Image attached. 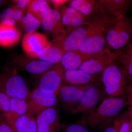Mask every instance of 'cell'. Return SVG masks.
Returning a JSON list of instances; mask_svg holds the SVG:
<instances>
[{
	"mask_svg": "<svg viewBox=\"0 0 132 132\" xmlns=\"http://www.w3.org/2000/svg\"><path fill=\"white\" fill-rule=\"evenodd\" d=\"M127 105L126 95L107 97L96 107L82 114L78 122L86 125L93 130L101 131L113 121Z\"/></svg>",
	"mask_w": 132,
	"mask_h": 132,
	"instance_id": "1",
	"label": "cell"
},
{
	"mask_svg": "<svg viewBox=\"0 0 132 132\" xmlns=\"http://www.w3.org/2000/svg\"><path fill=\"white\" fill-rule=\"evenodd\" d=\"M115 16L97 13L88 24V35L78 52L90 58L107 49L105 33Z\"/></svg>",
	"mask_w": 132,
	"mask_h": 132,
	"instance_id": "2",
	"label": "cell"
},
{
	"mask_svg": "<svg viewBox=\"0 0 132 132\" xmlns=\"http://www.w3.org/2000/svg\"><path fill=\"white\" fill-rule=\"evenodd\" d=\"M0 91L10 98L26 101L31 95V92L18 71L8 65L0 72Z\"/></svg>",
	"mask_w": 132,
	"mask_h": 132,
	"instance_id": "3",
	"label": "cell"
},
{
	"mask_svg": "<svg viewBox=\"0 0 132 132\" xmlns=\"http://www.w3.org/2000/svg\"><path fill=\"white\" fill-rule=\"evenodd\" d=\"M101 81L108 97L126 95L128 79L116 60L102 72Z\"/></svg>",
	"mask_w": 132,
	"mask_h": 132,
	"instance_id": "4",
	"label": "cell"
},
{
	"mask_svg": "<svg viewBox=\"0 0 132 132\" xmlns=\"http://www.w3.org/2000/svg\"><path fill=\"white\" fill-rule=\"evenodd\" d=\"M125 11L115 17L105 33L107 45L116 51L122 49L132 38L130 19Z\"/></svg>",
	"mask_w": 132,
	"mask_h": 132,
	"instance_id": "5",
	"label": "cell"
},
{
	"mask_svg": "<svg viewBox=\"0 0 132 132\" xmlns=\"http://www.w3.org/2000/svg\"><path fill=\"white\" fill-rule=\"evenodd\" d=\"M107 97L101 81L100 82L97 79L87 89L71 113H86L96 107Z\"/></svg>",
	"mask_w": 132,
	"mask_h": 132,
	"instance_id": "6",
	"label": "cell"
},
{
	"mask_svg": "<svg viewBox=\"0 0 132 132\" xmlns=\"http://www.w3.org/2000/svg\"><path fill=\"white\" fill-rule=\"evenodd\" d=\"M64 71L57 65L37 76L35 88L41 92L58 95L60 87L63 82Z\"/></svg>",
	"mask_w": 132,
	"mask_h": 132,
	"instance_id": "7",
	"label": "cell"
},
{
	"mask_svg": "<svg viewBox=\"0 0 132 132\" xmlns=\"http://www.w3.org/2000/svg\"><path fill=\"white\" fill-rule=\"evenodd\" d=\"M93 83L78 86L62 85L57 96L58 101L62 108L66 112L71 113L86 90Z\"/></svg>",
	"mask_w": 132,
	"mask_h": 132,
	"instance_id": "8",
	"label": "cell"
},
{
	"mask_svg": "<svg viewBox=\"0 0 132 132\" xmlns=\"http://www.w3.org/2000/svg\"><path fill=\"white\" fill-rule=\"evenodd\" d=\"M58 105L44 109L35 116L37 132H61Z\"/></svg>",
	"mask_w": 132,
	"mask_h": 132,
	"instance_id": "9",
	"label": "cell"
},
{
	"mask_svg": "<svg viewBox=\"0 0 132 132\" xmlns=\"http://www.w3.org/2000/svg\"><path fill=\"white\" fill-rule=\"evenodd\" d=\"M116 60V52L107 48L85 62L79 69L89 74H98Z\"/></svg>",
	"mask_w": 132,
	"mask_h": 132,
	"instance_id": "10",
	"label": "cell"
},
{
	"mask_svg": "<svg viewBox=\"0 0 132 132\" xmlns=\"http://www.w3.org/2000/svg\"><path fill=\"white\" fill-rule=\"evenodd\" d=\"M8 65L14 68L17 71H26L39 75L52 68L54 64L41 60H36L23 56H16L13 58Z\"/></svg>",
	"mask_w": 132,
	"mask_h": 132,
	"instance_id": "11",
	"label": "cell"
},
{
	"mask_svg": "<svg viewBox=\"0 0 132 132\" xmlns=\"http://www.w3.org/2000/svg\"><path fill=\"white\" fill-rule=\"evenodd\" d=\"M88 26H82L71 31L55 43L65 52H77L80 49L88 35Z\"/></svg>",
	"mask_w": 132,
	"mask_h": 132,
	"instance_id": "12",
	"label": "cell"
},
{
	"mask_svg": "<svg viewBox=\"0 0 132 132\" xmlns=\"http://www.w3.org/2000/svg\"><path fill=\"white\" fill-rule=\"evenodd\" d=\"M27 102L28 112L36 116L44 109L58 105L59 101L56 95L44 93L35 88Z\"/></svg>",
	"mask_w": 132,
	"mask_h": 132,
	"instance_id": "13",
	"label": "cell"
},
{
	"mask_svg": "<svg viewBox=\"0 0 132 132\" xmlns=\"http://www.w3.org/2000/svg\"><path fill=\"white\" fill-rule=\"evenodd\" d=\"M41 24L43 28L52 35L53 41L59 40L66 35L61 13L57 9L48 10L43 18Z\"/></svg>",
	"mask_w": 132,
	"mask_h": 132,
	"instance_id": "14",
	"label": "cell"
},
{
	"mask_svg": "<svg viewBox=\"0 0 132 132\" xmlns=\"http://www.w3.org/2000/svg\"><path fill=\"white\" fill-rule=\"evenodd\" d=\"M46 36L38 32L27 33L22 42V47L27 55L32 59H38L40 52L51 46Z\"/></svg>",
	"mask_w": 132,
	"mask_h": 132,
	"instance_id": "15",
	"label": "cell"
},
{
	"mask_svg": "<svg viewBox=\"0 0 132 132\" xmlns=\"http://www.w3.org/2000/svg\"><path fill=\"white\" fill-rule=\"evenodd\" d=\"M132 6L131 0H97L96 12L110 16H119Z\"/></svg>",
	"mask_w": 132,
	"mask_h": 132,
	"instance_id": "16",
	"label": "cell"
},
{
	"mask_svg": "<svg viewBox=\"0 0 132 132\" xmlns=\"http://www.w3.org/2000/svg\"><path fill=\"white\" fill-rule=\"evenodd\" d=\"M62 23L66 34L76 29L88 24L90 20L70 6H63L60 8Z\"/></svg>",
	"mask_w": 132,
	"mask_h": 132,
	"instance_id": "17",
	"label": "cell"
},
{
	"mask_svg": "<svg viewBox=\"0 0 132 132\" xmlns=\"http://www.w3.org/2000/svg\"><path fill=\"white\" fill-rule=\"evenodd\" d=\"M98 75L89 74L79 69L67 70L63 73V82L71 86L90 84L98 79Z\"/></svg>",
	"mask_w": 132,
	"mask_h": 132,
	"instance_id": "18",
	"label": "cell"
},
{
	"mask_svg": "<svg viewBox=\"0 0 132 132\" xmlns=\"http://www.w3.org/2000/svg\"><path fill=\"white\" fill-rule=\"evenodd\" d=\"M5 121L15 132H37L35 116L28 112L14 119Z\"/></svg>",
	"mask_w": 132,
	"mask_h": 132,
	"instance_id": "19",
	"label": "cell"
},
{
	"mask_svg": "<svg viewBox=\"0 0 132 132\" xmlns=\"http://www.w3.org/2000/svg\"><path fill=\"white\" fill-rule=\"evenodd\" d=\"M90 59V57L83 55L78 51L66 52L60 62L56 65L64 71L79 69L85 62Z\"/></svg>",
	"mask_w": 132,
	"mask_h": 132,
	"instance_id": "20",
	"label": "cell"
},
{
	"mask_svg": "<svg viewBox=\"0 0 132 132\" xmlns=\"http://www.w3.org/2000/svg\"><path fill=\"white\" fill-rule=\"evenodd\" d=\"M116 60L127 76L128 80L132 78V41L122 49L116 51Z\"/></svg>",
	"mask_w": 132,
	"mask_h": 132,
	"instance_id": "21",
	"label": "cell"
},
{
	"mask_svg": "<svg viewBox=\"0 0 132 132\" xmlns=\"http://www.w3.org/2000/svg\"><path fill=\"white\" fill-rule=\"evenodd\" d=\"M21 34L15 26H9L0 23V46H11L20 40Z\"/></svg>",
	"mask_w": 132,
	"mask_h": 132,
	"instance_id": "22",
	"label": "cell"
},
{
	"mask_svg": "<svg viewBox=\"0 0 132 132\" xmlns=\"http://www.w3.org/2000/svg\"><path fill=\"white\" fill-rule=\"evenodd\" d=\"M51 42V46L39 53L38 59L57 65L60 62L66 52L56 43Z\"/></svg>",
	"mask_w": 132,
	"mask_h": 132,
	"instance_id": "23",
	"label": "cell"
},
{
	"mask_svg": "<svg viewBox=\"0 0 132 132\" xmlns=\"http://www.w3.org/2000/svg\"><path fill=\"white\" fill-rule=\"evenodd\" d=\"M96 3L95 0H73L70 1L69 6L90 20L97 13Z\"/></svg>",
	"mask_w": 132,
	"mask_h": 132,
	"instance_id": "24",
	"label": "cell"
},
{
	"mask_svg": "<svg viewBox=\"0 0 132 132\" xmlns=\"http://www.w3.org/2000/svg\"><path fill=\"white\" fill-rule=\"evenodd\" d=\"M28 109L27 101L18 98H11V111L3 114L5 120H12L27 112Z\"/></svg>",
	"mask_w": 132,
	"mask_h": 132,
	"instance_id": "25",
	"label": "cell"
},
{
	"mask_svg": "<svg viewBox=\"0 0 132 132\" xmlns=\"http://www.w3.org/2000/svg\"><path fill=\"white\" fill-rule=\"evenodd\" d=\"M50 8L47 1H30L28 5L27 12L33 15L41 22L45 13Z\"/></svg>",
	"mask_w": 132,
	"mask_h": 132,
	"instance_id": "26",
	"label": "cell"
},
{
	"mask_svg": "<svg viewBox=\"0 0 132 132\" xmlns=\"http://www.w3.org/2000/svg\"><path fill=\"white\" fill-rule=\"evenodd\" d=\"M118 115L119 120L118 132H131L132 131V108L129 107L127 110Z\"/></svg>",
	"mask_w": 132,
	"mask_h": 132,
	"instance_id": "27",
	"label": "cell"
},
{
	"mask_svg": "<svg viewBox=\"0 0 132 132\" xmlns=\"http://www.w3.org/2000/svg\"><path fill=\"white\" fill-rule=\"evenodd\" d=\"M21 22L22 27L27 33L35 32L41 24L37 18L27 12L22 17Z\"/></svg>",
	"mask_w": 132,
	"mask_h": 132,
	"instance_id": "28",
	"label": "cell"
},
{
	"mask_svg": "<svg viewBox=\"0 0 132 132\" xmlns=\"http://www.w3.org/2000/svg\"><path fill=\"white\" fill-rule=\"evenodd\" d=\"M15 6H12L4 10L0 15V23L9 26H15L16 23L13 19Z\"/></svg>",
	"mask_w": 132,
	"mask_h": 132,
	"instance_id": "29",
	"label": "cell"
},
{
	"mask_svg": "<svg viewBox=\"0 0 132 132\" xmlns=\"http://www.w3.org/2000/svg\"><path fill=\"white\" fill-rule=\"evenodd\" d=\"M63 128L65 132H93L86 125L77 122L73 124L62 125L61 128Z\"/></svg>",
	"mask_w": 132,
	"mask_h": 132,
	"instance_id": "30",
	"label": "cell"
},
{
	"mask_svg": "<svg viewBox=\"0 0 132 132\" xmlns=\"http://www.w3.org/2000/svg\"><path fill=\"white\" fill-rule=\"evenodd\" d=\"M11 98L0 91V112L7 113L11 111Z\"/></svg>",
	"mask_w": 132,
	"mask_h": 132,
	"instance_id": "31",
	"label": "cell"
},
{
	"mask_svg": "<svg viewBox=\"0 0 132 132\" xmlns=\"http://www.w3.org/2000/svg\"><path fill=\"white\" fill-rule=\"evenodd\" d=\"M118 115L112 123L106 127L101 132H118L119 126V120Z\"/></svg>",
	"mask_w": 132,
	"mask_h": 132,
	"instance_id": "32",
	"label": "cell"
},
{
	"mask_svg": "<svg viewBox=\"0 0 132 132\" xmlns=\"http://www.w3.org/2000/svg\"><path fill=\"white\" fill-rule=\"evenodd\" d=\"M126 96L127 98L128 105L132 108V78L128 80L126 90Z\"/></svg>",
	"mask_w": 132,
	"mask_h": 132,
	"instance_id": "33",
	"label": "cell"
},
{
	"mask_svg": "<svg viewBox=\"0 0 132 132\" xmlns=\"http://www.w3.org/2000/svg\"><path fill=\"white\" fill-rule=\"evenodd\" d=\"M0 132H15L6 123L3 115L0 118Z\"/></svg>",
	"mask_w": 132,
	"mask_h": 132,
	"instance_id": "34",
	"label": "cell"
},
{
	"mask_svg": "<svg viewBox=\"0 0 132 132\" xmlns=\"http://www.w3.org/2000/svg\"><path fill=\"white\" fill-rule=\"evenodd\" d=\"M30 2V1L29 0H18L14 1L15 6L23 12H26V9H27L28 5Z\"/></svg>",
	"mask_w": 132,
	"mask_h": 132,
	"instance_id": "35",
	"label": "cell"
},
{
	"mask_svg": "<svg viewBox=\"0 0 132 132\" xmlns=\"http://www.w3.org/2000/svg\"><path fill=\"white\" fill-rule=\"evenodd\" d=\"M14 12L13 14V19L16 22H21L23 16V12L21 10L19 9L15 5Z\"/></svg>",
	"mask_w": 132,
	"mask_h": 132,
	"instance_id": "36",
	"label": "cell"
},
{
	"mask_svg": "<svg viewBox=\"0 0 132 132\" xmlns=\"http://www.w3.org/2000/svg\"><path fill=\"white\" fill-rule=\"evenodd\" d=\"M67 1H50V2L57 9L61 8L63 6V5L67 2Z\"/></svg>",
	"mask_w": 132,
	"mask_h": 132,
	"instance_id": "37",
	"label": "cell"
},
{
	"mask_svg": "<svg viewBox=\"0 0 132 132\" xmlns=\"http://www.w3.org/2000/svg\"><path fill=\"white\" fill-rule=\"evenodd\" d=\"M5 1L0 0V7H1L3 5H4V3H5Z\"/></svg>",
	"mask_w": 132,
	"mask_h": 132,
	"instance_id": "38",
	"label": "cell"
},
{
	"mask_svg": "<svg viewBox=\"0 0 132 132\" xmlns=\"http://www.w3.org/2000/svg\"><path fill=\"white\" fill-rule=\"evenodd\" d=\"M130 26H131V32L132 36V18L131 19H130Z\"/></svg>",
	"mask_w": 132,
	"mask_h": 132,
	"instance_id": "39",
	"label": "cell"
},
{
	"mask_svg": "<svg viewBox=\"0 0 132 132\" xmlns=\"http://www.w3.org/2000/svg\"><path fill=\"white\" fill-rule=\"evenodd\" d=\"M3 114L1 112H0V117L3 115Z\"/></svg>",
	"mask_w": 132,
	"mask_h": 132,
	"instance_id": "40",
	"label": "cell"
},
{
	"mask_svg": "<svg viewBox=\"0 0 132 132\" xmlns=\"http://www.w3.org/2000/svg\"></svg>",
	"mask_w": 132,
	"mask_h": 132,
	"instance_id": "41",
	"label": "cell"
}]
</instances>
